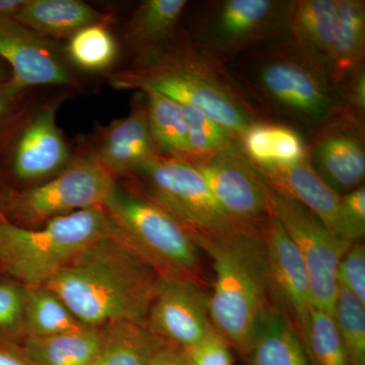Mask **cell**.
<instances>
[{
  "label": "cell",
  "mask_w": 365,
  "mask_h": 365,
  "mask_svg": "<svg viewBox=\"0 0 365 365\" xmlns=\"http://www.w3.org/2000/svg\"><path fill=\"white\" fill-rule=\"evenodd\" d=\"M225 66L268 122L294 129L306 141L342 109L330 72L288 34Z\"/></svg>",
  "instance_id": "6da1fadb"
},
{
  "label": "cell",
  "mask_w": 365,
  "mask_h": 365,
  "mask_svg": "<svg viewBox=\"0 0 365 365\" xmlns=\"http://www.w3.org/2000/svg\"><path fill=\"white\" fill-rule=\"evenodd\" d=\"M253 165L268 186L292 197L314 213L332 234L347 242L341 196L314 172L309 157L292 165Z\"/></svg>",
  "instance_id": "ac0fdd59"
},
{
  "label": "cell",
  "mask_w": 365,
  "mask_h": 365,
  "mask_svg": "<svg viewBox=\"0 0 365 365\" xmlns=\"http://www.w3.org/2000/svg\"><path fill=\"white\" fill-rule=\"evenodd\" d=\"M302 340L311 365H351L333 314L312 307Z\"/></svg>",
  "instance_id": "f546056e"
},
{
  "label": "cell",
  "mask_w": 365,
  "mask_h": 365,
  "mask_svg": "<svg viewBox=\"0 0 365 365\" xmlns=\"http://www.w3.org/2000/svg\"><path fill=\"white\" fill-rule=\"evenodd\" d=\"M188 6L186 0H143L135 7L121 35L131 64L155 56L174 40Z\"/></svg>",
  "instance_id": "d6986e66"
},
{
  "label": "cell",
  "mask_w": 365,
  "mask_h": 365,
  "mask_svg": "<svg viewBox=\"0 0 365 365\" xmlns=\"http://www.w3.org/2000/svg\"><path fill=\"white\" fill-rule=\"evenodd\" d=\"M189 365H232L230 345L217 332L182 349Z\"/></svg>",
  "instance_id": "e575fe53"
},
{
  "label": "cell",
  "mask_w": 365,
  "mask_h": 365,
  "mask_svg": "<svg viewBox=\"0 0 365 365\" xmlns=\"http://www.w3.org/2000/svg\"><path fill=\"white\" fill-rule=\"evenodd\" d=\"M115 90L153 88L200 110L230 132L237 143L253 125L268 122L235 79L225 63L199 50L184 29L155 56L108 76Z\"/></svg>",
  "instance_id": "3957f363"
},
{
  "label": "cell",
  "mask_w": 365,
  "mask_h": 365,
  "mask_svg": "<svg viewBox=\"0 0 365 365\" xmlns=\"http://www.w3.org/2000/svg\"><path fill=\"white\" fill-rule=\"evenodd\" d=\"M0 365L37 364L26 354L20 342L0 339Z\"/></svg>",
  "instance_id": "f35d334b"
},
{
  "label": "cell",
  "mask_w": 365,
  "mask_h": 365,
  "mask_svg": "<svg viewBox=\"0 0 365 365\" xmlns=\"http://www.w3.org/2000/svg\"><path fill=\"white\" fill-rule=\"evenodd\" d=\"M104 209H88L38 228L0 218V271L26 287L45 285L91 244L112 235Z\"/></svg>",
  "instance_id": "5b68a950"
},
{
  "label": "cell",
  "mask_w": 365,
  "mask_h": 365,
  "mask_svg": "<svg viewBox=\"0 0 365 365\" xmlns=\"http://www.w3.org/2000/svg\"><path fill=\"white\" fill-rule=\"evenodd\" d=\"M101 338L102 327L83 326L48 337L28 338L21 344L37 365H88Z\"/></svg>",
  "instance_id": "484cf974"
},
{
  "label": "cell",
  "mask_w": 365,
  "mask_h": 365,
  "mask_svg": "<svg viewBox=\"0 0 365 365\" xmlns=\"http://www.w3.org/2000/svg\"><path fill=\"white\" fill-rule=\"evenodd\" d=\"M11 78V71L6 62L0 59V83L9 81Z\"/></svg>",
  "instance_id": "b9f144b4"
},
{
  "label": "cell",
  "mask_w": 365,
  "mask_h": 365,
  "mask_svg": "<svg viewBox=\"0 0 365 365\" xmlns=\"http://www.w3.org/2000/svg\"><path fill=\"white\" fill-rule=\"evenodd\" d=\"M365 123L341 109L307 140L314 172L338 195L364 185Z\"/></svg>",
  "instance_id": "4fadbf2b"
},
{
  "label": "cell",
  "mask_w": 365,
  "mask_h": 365,
  "mask_svg": "<svg viewBox=\"0 0 365 365\" xmlns=\"http://www.w3.org/2000/svg\"><path fill=\"white\" fill-rule=\"evenodd\" d=\"M26 287L18 281H0V339L24 340Z\"/></svg>",
  "instance_id": "d6a6232c"
},
{
  "label": "cell",
  "mask_w": 365,
  "mask_h": 365,
  "mask_svg": "<svg viewBox=\"0 0 365 365\" xmlns=\"http://www.w3.org/2000/svg\"><path fill=\"white\" fill-rule=\"evenodd\" d=\"M120 180L127 189L169 213L191 235H220L242 227L225 215L200 170L187 160L157 155Z\"/></svg>",
  "instance_id": "52a82bcc"
},
{
  "label": "cell",
  "mask_w": 365,
  "mask_h": 365,
  "mask_svg": "<svg viewBox=\"0 0 365 365\" xmlns=\"http://www.w3.org/2000/svg\"><path fill=\"white\" fill-rule=\"evenodd\" d=\"M0 59L9 66L14 83L25 90L37 86L81 88L57 43L14 19L0 20Z\"/></svg>",
  "instance_id": "9a60e30c"
},
{
  "label": "cell",
  "mask_w": 365,
  "mask_h": 365,
  "mask_svg": "<svg viewBox=\"0 0 365 365\" xmlns=\"http://www.w3.org/2000/svg\"><path fill=\"white\" fill-rule=\"evenodd\" d=\"M346 241H361L365 234V188L361 185L349 193L341 196Z\"/></svg>",
  "instance_id": "d590c367"
},
{
  "label": "cell",
  "mask_w": 365,
  "mask_h": 365,
  "mask_svg": "<svg viewBox=\"0 0 365 365\" xmlns=\"http://www.w3.org/2000/svg\"><path fill=\"white\" fill-rule=\"evenodd\" d=\"M181 106L188 131L189 163L193 165L202 163L232 144L239 143L227 129L200 110L187 104Z\"/></svg>",
  "instance_id": "4dcf8cb0"
},
{
  "label": "cell",
  "mask_w": 365,
  "mask_h": 365,
  "mask_svg": "<svg viewBox=\"0 0 365 365\" xmlns=\"http://www.w3.org/2000/svg\"><path fill=\"white\" fill-rule=\"evenodd\" d=\"M83 326L51 289L45 285L26 287L24 339L71 332Z\"/></svg>",
  "instance_id": "83f0119b"
},
{
  "label": "cell",
  "mask_w": 365,
  "mask_h": 365,
  "mask_svg": "<svg viewBox=\"0 0 365 365\" xmlns=\"http://www.w3.org/2000/svg\"><path fill=\"white\" fill-rule=\"evenodd\" d=\"M365 1L339 0L337 23L329 54V71L339 88L364 67Z\"/></svg>",
  "instance_id": "603a6c76"
},
{
  "label": "cell",
  "mask_w": 365,
  "mask_h": 365,
  "mask_svg": "<svg viewBox=\"0 0 365 365\" xmlns=\"http://www.w3.org/2000/svg\"><path fill=\"white\" fill-rule=\"evenodd\" d=\"M117 235L160 276L206 285L201 250L169 213L117 181L104 206Z\"/></svg>",
  "instance_id": "8992f818"
},
{
  "label": "cell",
  "mask_w": 365,
  "mask_h": 365,
  "mask_svg": "<svg viewBox=\"0 0 365 365\" xmlns=\"http://www.w3.org/2000/svg\"><path fill=\"white\" fill-rule=\"evenodd\" d=\"M78 143L118 180L160 155L148 127L145 97L137 91L127 116L98 125Z\"/></svg>",
  "instance_id": "2e32d148"
},
{
  "label": "cell",
  "mask_w": 365,
  "mask_h": 365,
  "mask_svg": "<svg viewBox=\"0 0 365 365\" xmlns=\"http://www.w3.org/2000/svg\"><path fill=\"white\" fill-rule=\"evenodd\" d=\"M13 192L7 189L0 180V218L4 217V211H6L7 203H9Z\"/></svg>",
  "instance_id": "60d3db41"
},
{
  "label": "cell",
  "mask_w": 365,
  "mask_h": 365,
  "mask_svg": "<svg viewBox=\"0 0 365 365\" xmlns=\"http://www.w3.org/2000/svg\"><path fill=\"white\" fill-rule=\"evenodd\" d=\"M160 279L158 271L122 241L115 228L76 255L45 287L83 325L128 322L145 326Z\"/></svg>",
  "instance_id": "7a4b0ae2"
},
{
  "label": "cell",
  "mask_w": 365,
  "mask_h": 365,
  "mask_svg": "<svg viewBox=\"0 0 365 365\" xmlns=\"http://www.w3.org/2000/svg\"><path fill=\"white\" fill-rule=\"evenodd\" d=\"M137 91L145 97L148 127L158 155L189 162L188 131L181 104L153 88Z\"/></svg>",
  "instance_id": "d4e9b609"
},
{
  "label": "cell",
  "mask_w": 365,
  "mask_h": 365,
  "mask_svg": "<svg viewBox=\"0 0 365 365\" xmlns=\"http://www.w3.org/2000/svg\"><path fill=\"white\" fill-rule=\"evenodd\" d=\"M262 237L267 254L274 304L292 319L302 338L313 307L306 263L289 235L272 215L262 227Z\"/></svg>",
  "instance_id": "e0dca14e"
},
{
  "label": "cell",
  "mask_w": 365,
  "mask_h": 365,
  "mask_svg": "<svg viewBox=\"0 0 365 365\" xmlns=\"http://www.w3.org/2000/svg\"><path fill=\"white\" fill-rule=\"evenodd\" d=\"M246 357L250 365H311L297 327L277 306L259 322Z\"/></svg>",
  "instance_id": "44dd1931"
},
{
  "label": "cell",
  "mask_w": 365,
  "mask_h": 365,
  "mask_svg": "<svg viewBox=\"0 0 365 365\" xmlns=\"http://www.w3.org/2000/svg\"><path fill=\"white\" fill-rule=\"evenodd\" d=\"M14 20L46 39L69 40L86 26L115 23L112 13H103L81 0H26Z\"/></svg>",
  "instance_id": "ffe728a7"
},
{
  "label": "cell",
  "mask_w": 365,
  "mask_h": 365,
  "mask_svg": "<svg viewBox=\"0 0 365 365\" xmlns=\"http://www.w3.org/2000/svg\"><path fill=\"white\" fill-rule=\"evenodd\" d=\"M337 280L365 306V247L361 242H353L341 259Z\"/></svg>",
  "instance_id": "836d02e7"
},
{
  "label": "cell",
  "mask_w": 365,
  "mask_h": 365,
  "mask_svg": "<svg viewBox=\"0 0 365 365\" xmlns=\"http://www.w3.org/2000/svg\"><path fill=\"white\" fill-rule=\"evenodd\" d=\"M216 202L242 227L262 230L270 218L265 182L241 148L234 143L196 163Z\"/></svg>",
  "instance_id": "7c38bea8"
},
{
  "label": "cell",
  "mask_w": 365,
  "mask_h": 365,
  "mask_svg": "<svg viewBox=\"0 0 365 365\" xmlns=\"http://www.w3.org/2000/svg\"><path fill=\"white\" fill-rule=\"evenodd\" d=\"M66 98L67 93H59L26 101L0 143L7 170L21 186L16 191L47 182L71 163L74 150L56 121Z\"/></svg>",
  "instance_id": "30bf717a"
},
{
  "label": "cell",
  "mask_w": 365,
  "mask_h": 365,
  "mask_svg": "<svg viewBox=\"0 0 365 365\" xmlns=\"http://www.w3.org/2000/svg\"><path fill=\"white\" fill-rule=\"evenodd\" d=\"M241 148L250 162L256 165H292L306 160V139L285 125L260 122L246 132Z\"/></svg>",
  "instance_id": "cb8c5ba5"
},
{
  "label": "cell",
  "mask_w": 365,
  "mask_h": 365,
  "mask_svg": "<svg viewBox=\"0 0 365 365\" xmlns=\"http://www.w3.org/2000/svg\"><path fill=\"white\" fill-rule=\"evenodd\" d=\"M158 340L139 324L103 326L100 345L88 365H150Z\"/></svg>",
  "instance_id": "4316f807"
},
{
  "label": "cell",
  "mask_w": 365,
  "mask_h": 365,
  "mask_svg": "<svg viewBox=\"0 0 365 365\" xmlns=\"http://www.w3.org/2000/svg\"><path fill=\"white\" fill-rule=\"evenodd\" d=\"M288 6L289 0L205 1L184 31L199 50L225 63L287 35Z\"/></svg>",
  "instance_id": "9c48e42d"
},
{
  "label": "cell",
  "mask_w": 365,
  "mask_h": 365,
  "mask_svg": "<svg viewBox=\"0 0 365 365\" xmlns=\"http://www.w3.org/2000/svg\"><path fill=\"white\" fill-rule=\"evenodd\" d=\"M351 365H365V306L339 285L333 313Z\"/></svg>",
  "instance_id": "1f68e13d"
},
{
  "label": "cell",
  "mask_w": 365,
  "mask_h": 365,
  "mask_svg": "<svg viewBox=\"0 0 365 365\" xmlns=\"http://www.w3.org/2000/svg\"><path fill=\"white\" fill-rule=\"evenodd\" d=\"M30 93L11 78L0 83V143L29 100Z\"/></svg>",
  "instance_id": "8d00e7d4"
},
{
  "label": "cell",
  "mask_w": 365,
  "mask_h": 365,
  "mask_svg": "<svg viewBox=\"0 0 365 365\" xmlns=\"http://www.w3.org/2000/svg\"><path fill=\"white\" fill-rule=\"evenodd\" d=\"M116 184V178L78 143L71 163L61 173L13 192L4 218L20 227L38 228L79 211L103 209Z\"/></svg>",
  "instance_id": "ba28073f"
},
{
  "label": "cell",
  "mask_w": 365,
  "mask_h": 365,
  "mask_svg": "<svg viewBox=\"0 0 365 365\" xmlns=\"http://www.w3.org/2000/svg\"><path fill=\"white\" fill-rule=\"evenodd\" d=\"M339 0H289L288 35L329 71ZM331 76V74H330Z\"/></svg>",
  "instance_id": "7402d4cb"
},
{
  "label": "cell",
  "mask_w": 365,
  "mask_h": 365,
  "mask_svg": "<svg viewBox=\"0 0 365 365\" xmlns=\"http://www.w3.org/2000/svg\"><path fill=\"white\" fill-rule=\"evenodd\" d=\"M191 235L215 272L208 295L211 323L230 347L246 357L259 322L275 306L262 230Z\"/></svg>",
  "instance_id": "277c9868"
},
{
  "label": "cell",
  "mask_w": 365,
  "mask_h": 365,
  "mask_svg": "<svg viewBox=\"0 0 365 365\" xmlns=\"http://www.w3.org/2000/svg\"><path fill=\"white\" fill-rule=\"evenodd\" d=\"M150 365H189L181 348L158 339Z\"/></svg>",
  "instance_id": "74e56055"
},
{
  "label": "cell",
  "mask_w": 365,
  "mask_h": 365,
  "mask_svg": "<svg viewBox=\"0 0 365 365\" xmlns=\"http://www.w3.org/2000/svg\"><path fill=\"white\" fill-rule=\"evenodd\" d=\"M265 190L271 215L284 228L306 263L312 304L333 314L339 289L338 266L352 244L336 237L314 213L292 197L276 191L266 182Z\"/></svg>",
  "instance_id": "8fae6325"
},
{
  "label": "cell",
  "mask_w": 365,
  "mask_h": 365,
  "mask_svg": "<svg viewBox=\"0 0 365 365\" xmlns=\"http://www.w3.org/2000/svg\"><path fill=\"white\" fill-rule=\"evenodd\" d=\"M145 326L158 339L181 349L215 332L204 287L170 276H160Z\"/></svg>",
  "instance_id": "5bb4252c"
},
{
  "label": "cell",
  "mask_w": 365,
  "mask_h": 365,
  "mask_svg": "<svg viewBox=\"0 0 365 365\" xmlns=\"http://www.w3.org/2000/svg\"><path fill=\"white\" fill-rule=\"evenodd\" d=\"M112 24H95L72 36L66 54L74 66L90 72L111 68L119 54V45L111 32Z\"/></svg>",
  "instance_id": "f1b7e54d"
},
{
  "label": "cell",
  "mask_w": 365,
  "mask_h": 365,
  "mask_svg": "<svg viewBox=\"0 0 365 365\" xmlns=\"http://www.w3.org/2000/svg\"><path fill=\"white\" fill-rule=\"evenodd\" d=\"M26 0H0V20L1 19H14L23 6Z\"/></svg>",
  "instance_id": "ab89813d"
}]
</instances>
